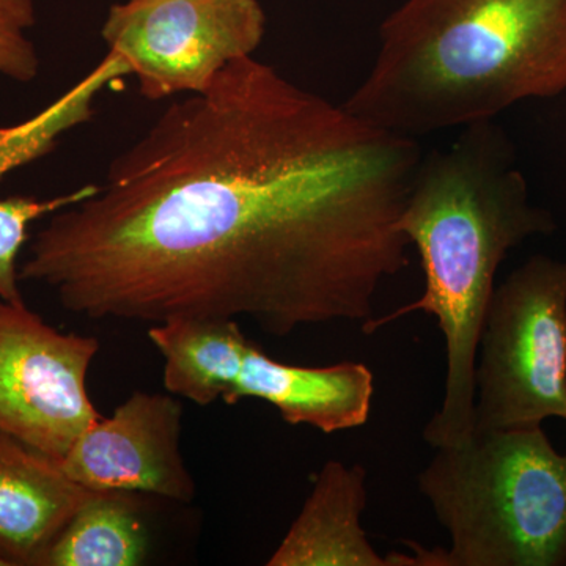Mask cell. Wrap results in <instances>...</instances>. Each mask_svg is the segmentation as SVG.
<instances>
[{"label": "cell", "instance_id": "obj_2", "mask_svg": "<svg viewBox=\"0 0 566 566\" xmlns=\"http://www.w3.org/2000/svg\"><path fill=\"white\" fill-rule=\"evenodd\" d=\"M398 229L419 252L422 296L364 324L363 333L415 312L434 316L446 338V390L423 439L434 449L460 444L474 430L476 352L499 266L556 222L531 202L512 142L486 120L461 128L446 150L422 155Z\"/></svg>", "mask_w": 566, "mask_h": 566}, {"label": "cell", "instance_id": "obj_8", "mask_svg": "<svg viewBox=\"0 0 566 566\" xmlns=\"http://www.w3.org/2000/svg\"><path fill=\"white\" fill-rule=\"evenodd\" d=\"M181 417L175 395L134 392L76 439L61 461L63 471L91 491L189 502L196 483L181 455Z\"/></svg>", "mask_w": 566, "mask_h": 566}, {"label": "cell", "instance_id": "obj_17", "mask_svg": "<svg viewBox=\"0 0 566 566\" xmlns=\"http://www.w3.org/2000/svg\"><path fill=\"white\" fill-rule=\"evenodd\" d=\"M0 566H7L6 562H3L2 558H0Z\"/></svg>", "mask_w": 566, "mask_h": 566}, {"label": "cell", "instance_id": "obj_4", "mask_svg": "<svg viewBox=\"0 0 566 566\" xmlns=\"http://www.w3.org/2000/svg\"><path fill=\"white\" fill-rule=\"evenodd\" d=\"M450 546L392 553L395 566H566V455L542 424L474 431L417 476Z\"/></svg>", "mask_w": 566, "mask_h": 566}, {"label": "cell", "instance_id": "obj_3", "mask_svg": "<svg viewBox=\"0 0 566 566\" xmlns=\"http://www.w3.org/2000/svg\"><path fill=\"white\" fill-rule=\"evenodd\" d=\"M564 92L566 0H406L345 106L416 139Z\"/></svg>", "mask_w": 566, "mask_h": 566}, {"label": "cell", "instance_id": "obj_7", "mask_svg": "<svg viewBox=\"0 0 566 566\" xmlns=\"http://www.w3.org/2000/svg\"><path fill=\"white\" fill-rule=\"evenodd\" d=\"M95 337L65 334L0 297V431L62 461L99 412L87 390Z\"/></svg>", "mask_w": 566, "mask_h": 566}, {"label": "cell", "instance_id": "obj_16", "mask_svg": "<svg viewBox=\"0 0 566 566\" xmlns=\"http://www.w3.org/2000/svg\"><path fill=\"white\" fill-rule=\"evenodd\" d=\"M35 22L33 0H0V76L17 82L39 76V52L29 36Z\"/></svg>", "mask_w": 566, "mask_h": 566}, {"label": "cell", "instance_id": "obj_15", "mask_svg": "<svg viewBox=\"0 0 566 566\" xmlns=\"http://www.w3.org/2000/svg\"><path fill=\"white\" fill-rule=\"evenodd\" d=\"M96 186H85L80 191L57 199L40 200L29 197H10L0 200V297L9 303H24L20 290V271L17 259L22 244L28 240V229L31 222L48 212L63 210L91 196Z\"/></svg>", "mask_w": 566, "mask_h": 566}, {"label": "cell", "instance_id": "obj_11", "mask_svg": "<svg viewBox=\"0 0 566 566\" xmlns=\"http://www.w3.org/2000/svg\"><path fill=\"white\" fill-rule=\"evenodd\" d=\"M367 505L363 465L331 460L268 566H389L360 526Z\"/></svg>", "mask_w": 566, "mask_h": 566}, {"label": "cell", "instance_id": "obj_6", "mask_svg": "<svg viewBox=\"0 0 566 566\" xmlns=\"http://www.w3.org/2000/svg\"><path fill=\"white\" fill-rule=\"evenodd\" d=\"M264 33L259 0H126L102 29L107 54L151 102L207 91L229 63L253 55Z\"/></svg>", "mask_w": 566, "mask_h": 566}, {"label": "cell", "instance_id": "obj_1", "mask_svg": "<svg viewBox=\"0 0 566 566\" xmlns=\"http://www.w3.org/2000/svg\"><path fill=\"white\" fill-rule=\"evenodd\" d=\"M422 155L412 137L238 59L55 211L20 281L91 319L245 316L275 337L364 326L382 283L411 264L398 219Z\"/></svg>", "mask_w": 566, "mask_h": 566}, {"label": "cell", "instance_id": "obj_9", "mask_svg": "<svg viewBox=\"0 0 566 566\" xmlns=\"http://www.w3.org/2000/svg\"><path fill=\"white\" fill-rule=\"evenodd\" d=\"M374 392V374L365 364L300 367L279 363L249 342L222 400L234 405L256 398L273 405L286 423L333 434L367 423Z\"/></svg>", "mask_w": 566, "mask_h": 566}, {"label": "cell", "instance_id": "obj_10", "mask_svg": "<svg viewBox=\"0 0 566 566\" xmlns=\"http://www.w3.org/2000/svg\"><path fill=\"white\" fill-rule=\"evenodd\" d=\"M91 494L61 461L0 431V558L7 566H43Z\"/></svg>", "mask_w": 566, "mask_h": 566}, {"label": "cell", "instance_id": "obj_12", "mask_svg": "<svg viewBox=\"0 0 566 566\" xmlns=\"http://www.w3.org/2000/svg\"><path fill=\"white\" fill-rule=\"evenodd\" d=\"M148 338L164 357L167 392L199 406L222 400L251 342L234 319H169L151 324Z\"/></svg>", "mask_w": 566, "mask_h": 566}, {"label": "cell", "instance_id": "obj_14", "mask_svg": "<svg viewBox=\"0 0 566 566\" xmlns=\"http://www.w3.org/2000/svg\"><path fill=\"white\" fill-rule=\"evenodd\" d=\"M120 76H125L120 65L106 55L87 80L35 118L10 128H0V178L22 164L46 155L62 133L88 120L95 93Z\"/></svg>", "mask_w": 566, "mask_h": 566}, {"label": "cell", "instance_id": "obj_5", "mask_svg": "<svg viewBox=\"0 0 566 566\" xmlns=\"http://www.w3.org/2000/svg\"><path fill=\"white\" fill-rule=\"evenodd\" d=\"M474 385L472 433L566 420V260L532 256L495 286Z\"/></svg>", "mask_w": 566, "mask_h": 566}, {"label": "cell", "instance_id": "obj_13", "mask_svg": "<svg viewBox=\"0 0 566 566\" xmlns=\"http://www.w3.org/2000/svg\"><path fill=\"white\" fill-rule=\"evenodd\" d=\"M140 502L134 493L92 491L61 535L43 566H136L147 556Z\"/></svg>", "mask_w": 566, "mask_h": 566}]
</instances>
